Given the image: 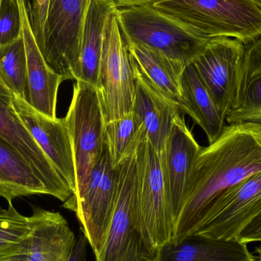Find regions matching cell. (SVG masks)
Returning <instances> with one entry per match:
<instances>
[{
	"label": "cell",
	"instance_id": "d6a6232c",
	"mask_svg": "<svg viewBox=\"0 0 261 261\" xmlns=\"http://www.w3.org/2000/svg\"><path fill=\"white\" fill-rule=\"evenodd\" d=\"M261 9V0H253Z\"/></svg>",
	"mask_w": 261,
	"mask_h": 261
},
{
	"label": "cell",
	"instance_id": "5b68a950",
	"mask_svg": "<svg viewBox=\"0 0 261 261\" xmlns=\"http://www.w3.org/2000/svg\"><path fill=\"white\" fill-rule=\"evenodd\" d=\"M64 119L71 140L76 170V189L66 202H73L85 190L106 147L105 118L97 88L76 81Z\"/></svg>",
	"mask_w": 261,
	"mask_h": 261
},
{
	"label": "cell",
	"instance_id": "5bb4252c",
	"mask_svg": "<svg viewBox=\"0 0 261 261\" xmlns=\"http://www.w3.org/2000/svg\"><path fill=\"white\" fill-rule=\"evenodd\" d=\"M201 149L181 113H175L165 150L160 156L175 224L184 207L189 182Z\"/></svg>",
	"mask_w": 261,
	"mask_h": 261
},
{
	"label": "cell",
	"instance_id": "ac0fdd59",
	"mask_svg": "<svg viewBox=\"0 0 261 261\" xmlns=\"http://www.w3.org/2000/svg\"><path fill=\"white\" fill-rule=\"evenodd\" d=\"M154 261H257V257L250 252L247 243L238 239L194 234L160 247Z\"/></svg>",
	"mask_w": 261,
	"mask_h": 261
},
{
	"label": "cell",
	"instance_id": "d6986e66",
	"mask_svg": "<svg viewBox=\"0 0 261 261\" xmlns=\"http://www.w3.org/2000/svg\"><path fill=\"white\" fill-rule=\"evenodd\" d=\"M116 9L112 0H90L83 28L75 81L97 87L104 29L110 14Z\"/></svg>",
	"mask_w": 261,
	"mask_h": 261
},
{
	"label": "cell",
	"instance_id": "52a82bcc",
	"mask_svg": "<svg viewBox=\"0 0 261 261\" xmlns=\"http://www.w3.org/2000/svg\"><path fill=\"white\" fill-rule=\"evenodd\" d=\"M116 205L103 248L96 261H154L155 254L146 245L137 213L136 151L117 167Z\"/></svg>",
	"mask_w": 261,
	"mask_h": 261
},
{
	"label": "cell",
	"instance_id": "9c48e42d",
	"mask_svg": "<svg viewBox=\"0 0 261 261\" xmlns=\"http://www.w3.org/2000/svg\"><path fill=\"white\" fill-rule=\"evenodd\" d=\"M117 187V167H113L106 144L83 194L76 200L64 202V208L76 214L81 231L96 258L105 243L116 205Z\"/></svg>",
	"mask_w": 261,
	"mask_h": 261
},
{
	"label": "cell",
	"instance_id": "8fae6325",
	"mask_svg": "<svg viewBox=\"0 0 261 261\" xmlns=\"http://www.w3.org/2000/svg\"><path fill=\"white\" fill-rule=\"evenodd\" d=\"M12 96L13 93L0 81V136L29 163L49 196L65 202L73 196V191L21 122L14 109Z\"/></svg>",
	"mask_w": 261,
	"mask_h": 261
},
{
	"label": "cell",
	"instance_id": "f546056e",
	"mask_svg": "<svg viewBox=\"0 0 261 261\" xmlns=\"http://www.w3.org/2000/svg\"><path fill=\"white\" fill-rule=\"evenodd\" d=\"M27 241L23 246H21L19 249L17 250L15 252L0 255V261H27Z\"/></svg>",
	"mask_w": 261,
	"mask_h": 261
},
{
	"label": "cell",
	"instance_id": "1f68e13d",
	"mask_svg": "<svg viewBox=\"0 0 261 261\" xmlns=\"http://www.w3.org/2000/svg\"><path fill=\"white\" fill-rule=\"evenodd\" d=\"M257 252L258 253L259 260L261 261V246L260 248H257Z\"/></svg>",
	"mask_w": 261,
	"mask_h": 261
},
{
	"label": "cell",
	"instance_id": "83f0119b",
	"mask_svg": "<svg viewBox=\"0 0 261 261\" xmlns=\"http://www.w3.org/2000/svg\"><path fill=\"white\" fill-rule=\"evenodd\" d=\"M237 239L247 244L261 242V213L242 230Z\"/></svg>",
	"mask_w": 261,
	"mask_h": 261
},
{
	"label": "cell",
	"instance_id": "3957f363",
	"mask_svg": "<svg viewBox=\"0 0 261 261\" xmlns=\"http://www.w3.org/2000/svg\"><path fill=\"white\" fill-rule=\"evenodd\" d=\"M150 5L206 38L247 44L261 35V9L253 0H156Z\"/></svg>",
	"mask_w": 261,
	"mask_h": 261
},
{
	"label": "cell",
	"instance_id": "8992f818",
	"mask_svg": "<svg viewBox=\"0 0 261 261\" xmlns=\"http://www.w3.org/2000/svg\"><path fill=\"white\" fill-rule=\"evenodd\" d=\"M137 213L144 242L156 253L172 242L175 222L161 158L147 137L136 150Z\"/></svg>",
	"mask_w": 261,
	"mask_h": 261
},
{
	"label": "cell",
	"instance_id": "f1b7e54d",
	"mask_svg": "<svg viewBox=\"0 0 261 261\" xmlns=\"http://www.w3.org/2000/svg\"><path fill=\"white\" fill-rule=\"evenodd\" d=\"M89 243L82 231L76 236V244L67 261H87V246Z\"/></svg>",
	"mask_w": 261,
	"mask_h": 261
},
{
	"label": "cell",
	"instance_id": "4dcf8cb0",
	"mask_svg": "<svg viewBox=\"0 0 261 261\" xmlns=\"http://www.w3.org/2000/svg\"><path fill=\"white\" fill-rule=\"evenodd\" d=\"M116 7H125V6H135V5L150 4L156 0H112Z\"/></svg>",
	"mask_w": 261,
	"mask_h": 261
},
{
	"label": "cell",
	"instance_id": "2e32d148",
	"mask_svg": "<svg viewBox=\"0 0 261 261\" xmlns=\"http://www.w3.org/2000/svg\"><path fill=\"white\" fill-rule=\"evenodd\" d=\"M27 261H67L76 236L67 219L58 212L34 207L29 216Z\"/></svg>",
	"mask_w": 261,
	"mask_h": 261
},
{
	"label": "cell",
	"instance_id": "836d02e7",
	"mask_svg": "<svg viewBox=\"0 0 261 261\" xmlns=\"http://www.w3.org/2000/svg\"><path fill=\"white\" fill-rule=\"evenodd\" d=\"M2 0H0V6H1Z\"/></svg>",
	"mask_w": 261,
	"mask_h": 261
},
{
	"label": "cell",
	"instance_id": "4316f807",
	"mask_svg": "<svg viewBox=\"0 0 261 261\" xmlns=\"http://www.w3.org/2000/svg\"><path fill=\"white\" fill-rule=\"evenodd\" d=\"M22 36L21 12L17 0H2L0 45L11 44Z\"/></svg>",
	"mask_w": 261,
	"mask_h": 261
},
{
	"label": "cell",
	"instance_id": "4fadbf2b",
	"mask_svg": "<svg viewBox=\"0 0 261 261\" xmlns=\"http://www.w3.org/2000/svg\"><path fill=\"white\" fill-rule=\"evenodd\" d=\"M12 104L32 138L74 193V156L65 119H50L34 110L24 99L14 94Z\"/></svg>",
	"mask_w": 261,
	"mask_h": 261
},
{
	"label": "cell",
	"instance_id": "7402d4cb",
	"mask_svg": "<svg viewBox=\"0 0 261 261\" xmlns=\"http://www.w3.org/2000/svg\"><path fill=\"white\" fill-rule=\"evenodd\" d=\"M182 102L179 113L188 115L205 132L213 144L225 127V119L219 111L193 64L184 69L181 76Z\"/></svg>",
	"mask_w": 261,
	"mask_h": 261
},
{
	"label": "cell",
	"instance_id": "44dd1931",
	"mask_svg": "<svg viewBox=\"0 0 261 261\" xmlns=\"http://www.w3.org/2000/svg\"><path fill=\"white\" fill-rule=\"evenodd\" d=\"M125 42L132 65L179 111L182 102L181 76L184 69L158 50L144 44Z\"/></svg>",
	"mask_w": 261,
	"mask_h": 261
},
{
	"label": "cell",
	"instance_id": "603a6c76",
	"mask_svg": "<svg viewBox=\"0 0 261 261\" xmlns=\"http://www.w3.org/2000/svg\"><path fill=\"white\" fill-rule=\"evenodd\" d=\"M48 195L29 163L0 136V197L12 204L15 198Z\"/></svg>",
	"mask_w": 261,
	"mask_h": 261
},
{
	"label": "cell",
	"instance_id": "ffe728a7",
	"mask_svg": "<svg viewBox=\"0 0 261 261\" xmlns=\"http://www.w3.org/2000/svg\"><path fill=\"white\" fill-rule=\"evenodd\" d=\"M245 45L236 100L225 118L228 125H261V35Z\"/></svg>",
	"mask_w": 261,
	"mask_h": 261
},
{
	"label": "cell",
	"instance_id": "30bf717a",
	"mask_svg": "<svg viewBox=\"0 0 261 261\" xmlns=\"http://www.w3.org/2000/svg\"><path fill=\"white\" fill-rule=\"evenodd\" d=\"M245 54L239 40L216 37L192 63L225 119L236 100Z\"/></svg>",
	"mask_w": 261,
	"mask_h": 261
},
{
	"label": "cell",
	"instance_id": "e0dca14e",
	"mask_svg": "<svg viewBox=\"0 0 261 261\" xmlns=\"http://www.w3.org/2000/svg\"><path fill=\"white\" fill-rule=\"evenodd\" d=\"M132 64V63H130ZM135 79L132 111L142 121L147 137L158 156L165 150L175 113L176 106L163 96L132 64Z\"/></svg>",
	"mask_w": 261,
	"mask_h": 261
},
{
	"label": "cell",
	"instance_id": "ba28073f",
	"mask_svg": "<svg viewBox=\"0 0 261 261\" xmlns=\"http://www.w3.org/2000/svg\"><path fill=\"white\" fill-rule=\"evenodd\" d=\"M113 11L106 23L97 88L106 123L132 111L135 79L128 47Z\"/></svg>",
	"mask_w": 261,
	"mask_h": 261
},
{
	"label": "cell",
	"instance_id": "484cf974",
	"mask_svg": "<svg viewBox=\"0 0 261 261\" xmlns=\"http://www.w3.org/2000/svg\"><path fill=\"white\" fill-rule=\"evenodd\" d=\"M29 217L20 214L12 204L0 206V255L11 254L24 245L30 233Z\"/></svg>",
	"mask_w": 261,
	"mask_h": 261
},
{
	"label": "cell",
	"instance_id": "d4e9b609",
	"mask_svg": "<svg viewBox=\"0 0 261 261\" xmlns=\"http://www.w3.org/2000/svg\"><path fill=\"white\" fill-rule=\"evenodd\" d=\"M0 81L17 97L24 99L27 83V58L23 36L0 45Z\"/></svg>",
	"mask_w": 261,
	"mask_h": 261
},
{
	"label": "cell",
	"instance_id": "6da1fadb",
	"mask_svg": "<svg viewBox=\"0 0 261 261\" xmlns=\"http://www.w3.org/2000/svg\"><path fill=\"white\" fill-rule=\"evenodd\" d=\"M260 172L261 125H225L215 142L201 149L171 242L196 234L228 190Z\"/></svg>",
	"mask_w": 261,
	"mask_h": 261
},
{
	"label": "cell",
	"instance_id": "9a60e30c",
	"mask_svg": "<svg viewBox=\"0 0 261 261\" xmlns=\"http://www.w3.org/2000/svg\"><path fill=\"white\" fill-rule=\"evenodd\" d=\"M17 1L21 12L27 58V83L24 100L44 116L57 119L58 90L64 79L49 68L37 45L28 13L29 0Z\"/></svg>",
	"mask_w": 261,
	"mask_h": 261
},
{
	"label": "cell",
	"instance_id": "cb8c5ba5",
	"mask_svg": "<svg viewBox=\"0 0 261 261\" xmlns=\"http://www.w3.org/2000/svg\"><path fill=\"white\" fill-rule=\"evenodd\" d=\"M105 132L106 144L114 168L136 151L146 135L142 121L132 110L125 117L106 123Z\"/></svg>",
	"mask_w": 261,
	"mask_h": 261
},
{
	"label": "cell",
	"instance_id": "7c38bea8",
	"mask_svg": "<svg viewBox=\"0 0 261 261\" xmlns=\"http://www.w3.org/2000/svg\"><path fill=\"white\" fill-rule=\"evenodd\" d=\"M260 213L261 172L228 190L195 234L215 239H237Z\"/></svg>",
	"mask_w": 261,
	"mask_h": 261
},
{
	"label": "cell",
	"instance_id": "7a4b0ae2",
	"mask_svg": "<svg viewBox=\"0 0 261 261\" xmlns=\"http://www.w3.org/2000/svg\"><path fill=\"white\" fill-rule=\"evenodd\" d=\"M90 0H29L28 13L37 45L49 68L75 80L86 14Z\"/></svg>",
	"mask_w": 261,
	"mask_h": 261
},
{
	"label": "cell",
	"instance_id": "277c9868",
	"mask_svg": "<svg viewBox=\"0 0 261 261\" xmlns=\"http://www.w3.org/2000/svg\"><path fill=\"white\" fill-rule=\"evenodd\" d=\"M116 16L125 41L144 44L185 69L210 41L150 4L117 8Z\"/></svg>",
	"mask_w": 261,
	"mask_h": 261
}]
</instances>
